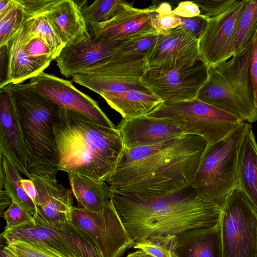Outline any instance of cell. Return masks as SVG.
Listing matches in <instances>:
<instances>
[{
	"label": "cell",
	"mask_w": 257,
	"mask_h": 257,
	"mask_svg": "<svg viewBox=\"0 0 257 257\" xmlns=\"http://www.w3.org/2000/svg\"><path fill=\"white\" fill-rule=\"evenodd\" d=\"M207 143L184 134L174 139L123 148L106 183L112 192L140 200L169 196L191 186Z\"/></svg>",
	"instance_id": "1"
},
{
	"label": "cell",
	"mask_w": 257,
	"mask_h": 257,
	"mask_svg": "<svg viewBox=\"0 0 257 257\" xmlns=\"http://www.w3.org/2000/svg\"><path fill=\"white\" fill-rule=\"evenodd\" d=\"M111 200L134 244L153 237L176 235L219 221L221 209L200 199L189 187L174 194L140 200L112 193Z\"/></svg>",
	"instance_id": "2"
},
{
	"label": "cell",
	"mask_w": 257,
	"mask_h": 257,
	"mask_svg": "<svg viewBox=\"0 0 257 257\" xmlns=\"http://www.w3.org/2000/svg\"><path fill=\"white\" fill-rule=\"evenodd\" d=\"M54 131L59 171L106 182L124 148L116 127L103 126L78 112L60 108Z\"/></svg>",
	"instance_id": "3"
},
{
	"label": "cell",
	"mask_w": 257,
	"mask_h": 257,
	"mask_svg": "<svg viewBox=\"0 0 257 257\" xmlns=\"http://www.w3.org/2000/svg\"><path fill=\"white\" fill-rule=\"evenodd\" d=\"M18 115L27 152L30 175L56 178L59 152L54 125L60 108L30 84L6 85Z\"/></svg>",
	"instance_id": "4"
},
{
	"label": "cell",
	"mask_w": 257,
	"mask_h": 257,
	"mask_svg": "<svg viewBox=\"0 0 257 257\" xmlns=\"http://www.w3.org/2000/svg\"><path fill=\"white\" fill-rule=\"evenodd\" d=\"M251 41L229 60L209 69L196 98L248 123L257 121L249 74Z\"/></svg>",
	"instance_id": "5"
},
{
	"label": "cell",
	"mask_w": 257,
	"mask_h": 257,
	"mask_svg": "<svg viewBox=\"0 0 257 257\" xmlns=\"http://www.w3.org/2000/svg\"><path fill=\"white\" fill-rule=\"evenodd\" d=\"M251 124L243 122L222 140L207 145L191 184L200 199L221 209L238 187L239 154Z\"/></svg>",
	"instance_id": "6"
},
{
	"label": "cell",
	"mask_w": 257,
	"mask_h": 257,
	"mask_svg": "<svg viewBox=\"0 0 257 257\" xmlns=\"http://www.w3.org/2000/svg\"><path fill=\"white\" fill-rule=\"evenodd\" d=\"M147 115L170 119L184 134L200 136L207 145L222 140L244 122L196 98L178 102H162Z\"/></svg>",
	"instance_id": "7"
},
{
	"label": "cell",
	"mask_w": 257,
	"mask_h": 257,
	"mask_svg": "<svg viewBox=\"0 0 257 257\" xmlns=\"http://www.w3.org/2000/svg\"><path fill=\"white\" fill-rule=\"evenodd\" d=\"M221 210L223 257H257V211L238 187Z\"/></svg>",
	"instance_id": "8"
},
{
	"label": "cell",
	"mask_w": 257,
	"mask_h": 257,
	"mask_svg": "<svg viewBox=\"0 0 257 257\" xmlns=\"http://www.w3.org/2000/svg\"><path fill=\"white\" fill-rule=\"evenodd\" d=\"M69 222L93 240L102 257H120L134 246L111 199L98 211L73 206Z\"/></svg>",
	"instance_id": "9"
},
{
	"label": "cell",
	"mask_w": 257,
	"mask_h": 257,
	"mask_svg": "<svg viewBox=\"0 0 257 257\" xmlns=\"http://www.w3.org/2000/svg\"><path fill=\"white\" fill-rule=\"evenodd\" d=\"M147 67L145 54L115 55L108 62L85 74L74 75L72 80L100 95L131 90L149 91L141 81Z\"/></svg>",
	"instance_id": "10"
},
{
	"label": "cell",
	"mask_w": 257,
	"mask_h": 257,
	"mask_svg": "<svg viewBox=\"0 0 257 257\" xmlns=\"http://www.w3.org/2000/svg\"><path fill=\"white\" fill-rule=\"evenodd\" d=\"M209 68L201 58L191 65L147 67L141 82L163 102L196 98L208 80Z\"/></svg>",
	"instance_id": "11"
},
{
	"label": "cell",
	"mask_w": 257,
	"mask_h": 257,
	"mask_svg": "<svg viewBox=\"0 0 257 257\" xmlns=\"http://www.w3.org/2000/svg\"><path fill=\"white\" fill-rule=\"evenodd\" d=\"M246 1L237 0L223 14L209 19L199 40L200 58L209 69L223 64L236 53V27Z\"/></svg>",
	"instance_id": "12"
},
{
	"label": "cell",
	"mask_w": 257,
	"mask_h": 257,
	"mask_svg": "<svg viewBox=\"0 0 257 257\" xmlns=\"http://www.w3.org/2000/svg\"><path fill=\"white\" fill-rule=\"evenodd\" d=\"M29 83L59 108L78 112L103 126L116 127L97 102L78 90L70 81L43 71L31 78Z\"/></svg>",
	"instance_id": "13"
},
{
	"label": "cell",
	"mask_w": 257,
	"mask_h": 257,
	"mask_svg": "<svg viewBox=\"0 0 257 257\" xmlns=\"http://www.w3.org/2000/svg\"><path fill=\"white\" fill-rule=\"evenodd\" d=\"M121 42L90 34L84 40L65 46L55 59L57 65L66 77L85 74L111 60Z\"/></svg>",
	"instance_id": "14"
},
{
	"label": "cell",
	"mask_w": 257,
	"mask_h": 257,
	"mask_svg": "<svg viewBox=\"0 0 257 257\" xmlns=\"http://www.w3.org/2000/svg\"><path fill=\"white\" fill-rule=\"evenodd\" d=\"M36 197L34 201L35 223L59 227L69 221L73 207L72 192L58 183L56 178L30 175Z\"/></svg>",
	"instance_id": "15"
},
{
	"label": "cell",
	"mask_w": 257,
	"mask_h": 257,
	"mask_svg": "<svg viewBox=\"0 0 257 257\" xmlns=\"http://www.w3.org/2000/svg\"><path fill=\"white\" fill-rule=\"evenodd\" d=\"M200 58L199 41L178 27L158 35L146 55L147 67L191 65Z\"/></svg>",
	"instance_id": "16"
},
{
	"label": "cell",
	"mask_w": 257,
	"mask_h": 257,
	"mask_svg": "<svg viewBox=\"0 0 257 257\" xmlns=\"http://www.w3.org/2000/svg\"><path fill=\"white\" fill-rule=\"evenodd\" d=\"M116 127L120 134L124 148L127 149L157 144L184 134L172 120L147 115L128 119L122 118Z\"/></svg>",
	"instance_id": "17"
},
{
	"label": "cell",
	"mask_w": 257,
	"mask_h": 257,
	"mask_svg": "<svg viewBox=\"0 0 257 257\" xmlns=\"http://www.w3.org/2000/svg\"><path fill=\"white\" fill-rule=\"evenodd\" d=\"M0 154L27 176V152L18 115L7 86L0 87Z\"/></svg>",
	"instance_id": "18"
},
{
	"label": "cell",
	"mask_w": 257,
	"mask_h": 257,
	"mask_svg": "<svg viewBox=\"0 0 257 257\" xmlns=\"http://www.w3.org/2000/svg\"><path fill=\"white\" fill-rule=\"evenodd\" d=\"M155 10V6L135 8L127 2L112 19L101 24L89 34L110 41L121 42L141 35L156 33L151 24L157 13Z\"/></svg>",
	"instance_id": "19"
},
{
	"label": "cell",
	"mask_w": 257,
	"mask_h": 257,
	"mask_svg": "<svg viewBox=\"0 0 257 257\" xmlns=\"http://www.w3.org/2000/svg\"><path fill=\"white\" fill-rule=\"evenodd\" d=\"M171 250L173 257H223L219 221L213 226L191 228L177 234Z\"/></svg>",
	"instance_id": "20"
},
{
	"label": "cell",
	"mask_w": 257,
	"mask_h": 257,
	"mask_svg": "<svg viewBox=\"0 0 257 257\" xmlns=\"http://www.w3.org/2000/svg\"><path fill=\"white\" fill-rule=\"evenodd\" d=\"M1 237L7 244L24 241L40 247L55 257H74L60 227L25 224L4 230Z\"/></svg>",
	"instance_id": "21"
},
{
	"label": "cell",
	"mask_w": 257,
	"mask_h": 257,
	"mask_svg": "<svg viewBox=\"0 0 257 257\" xmlns=\"http://www.w3.org/2000/svg\"><path fill=\"white\" fill-rule=\"evenodd\" d=\"M45 14L65 46L76 44L90 37L81 8L76 2L55 0Z\"/></svg>",
	"instance_id": "22"
},
{
	"label": "cell",
	"mask_w": 257,
	"mask_h": 257,
	"mask_svg": "<svg viewBox=\"0 0 257 257\" xmlns=\"http://www.w3.org/2000/svg\"><path fill=\"white\" fill-rule=\"evenodd\" d=\"M27 36V30L24 24L8 43L6 79L0 87L21 83L44 71L48 66L31 59L27 55L24 50Z\"/></svg>",
	"instance_id": "23"
},
{
	"label": "cell",
	"mask_w": 257,
	"mask_h": 257,
	"mask_svg": "<svg viewBox=\"0 0 257 257\" xmlns=\"http://www.w3.org/2000/svg\"><path fill=\"white\" fill-rule=\"evenodd\" d=\"M238 177V187L257 211V142L251 124L240 149Z\"/></svg>",
	"instance_id": "24"
},
{
	"label": "cell",
	"mask_w": 257,
	"mask_h": 257,
	"mask_svg": "<svg viewBox=\"0 0 257 257\" xmlns=\"http://www.w3.org/2000/svg\"><path fill=\"white\" fill-rule=\"evenodd\" d=\"M100 96L125 119L146 115L163 102L150 91L131 90Z\"/></svg>",
	"instance_id": "25"
},
{
	"label": "cell",
	"mask_w": 257,
	"mask_h": 257,
	"mask_svg": "<svg viewBox=\"0 0 257 257\" xmlns=\"http://www.w3.org/2000/svg\"><path fill=\"white\" fill-rule=\"evenodd\" d=\"M71 192L79 207L91 211H98L111 199L112 192L106 182L98 183L86 176L68 172Z\"/></svg>",
	"instance_id": "26"
},
{
	"label": "cell",
	"mask_w": 257,
	"mask_h": 257,
	"mask_svg": "<svg viewBox=\"0 0 257 257\" xmlns=\"http://www.w3.org/2000/svg\"><path fill=\"white\" fill-rule=\"evenodd\" d=\"M0 156L1 163L5 173L4 189L9 194L12 201L34 217L36 213V206L22 185V177L20 173L6 157L1 154Z\"/></svg>",
	"instance_id": "27"
},
{
	"label": "cell",
	"mask_w": 257,
	"mask_h": 257,
	"mask_svg": "<svg viewBox=\"0 0 257 257\" xmlns=\"http://www.w3.org/2000/svg\"><path fill=\"white\" fill-rule=\"evenodd\" d=\"M127 3L120 0H96L81 8L89 34L101 24L112 19Z\"/></svg>",
	"instance_id": "28"
},
{
	"label": "cell",
	"mask_w": 257,
	"mask_h": 257,
	"mask_svg": "<svg viewBox=\"0 0 257 257\" xmlns=\"http://www.w3.org/2000/svg\"><path fill=\"white\" fill-rule=\"evenodd\" d=\"M24 24L30 35L40 38L49 46L55 59L65 45L55 27L45 14L27 20Z\"/></svg>",
	"instance_id": "29"
},
{
	"label": "cell",
	"mask_w": 257,
	"mask_h": 257,
	"mask_svg": "<svg viewBox=\"0 0 257 257\" xmlns=\"http://www.w3.org/2000/svg\"><path fill=\"white\" fill-rule=\"evenodd\" d=\"M22 7L18 0L10 2L0 12V47L6 46L25 23Z\"/></svg>",
	"instance_id": "30"
},
{
	"label": "cell",
	"mask_w": 257,
	"mask_h": 257,
	"mask_svg": "<svg viewBox=\"0 0 257 257\" xmlns=\"http://www.w3.org/2000/svg\"><path fill=\"white\" fill-rule=\"evenodd\" d=\"M256 29L257 0H246L236 27V52L241 50L251 41Z\"/></svg>",
	"instance_id": "31"
},
{
	"label": "cell",
	"mask_w": 257,
	"mask_h": 257,
	"mask_svg": "<svg viewBox=\"0 0 257 257\" xmlns=\"http://www.w3.org/2000/svg\"><path fill=\"white\" fill-rule=\"evenodd\" d=\"M158 34L150 33L139 35L122 41L115 55L123 56L140 54L147 55L155 45Z\"/></svg>",
	"instance_id": "32"
},
{
	"label": "cell",
	"mask_w": 257,
	"mask_h": 257,
	"mask_svg": "<svg viewBox=\"0 0 257 257\" xmlns=\"http://www.w3.org/2000/svg\"><path fill=\"white\" fill-rule=\"evenodd\" d=\"M176 235H166L151 237L143 242L134 244L133 247L142 249L155 257H173L171 247Z\"/></svg>",
	"instance_id": "33"
},
{
	"label": "cell",
	"mask_w": 257,
	"mask_h": 257,
	"mask_svg": "<svg viewBox=\"0 0 257 257\" xmlns=\"http://www.w3.org/2000/svg\"><path fill=\"white\" fill-rule=\"evenodd\" d=\"M24 50L31 59L48 66L54 59L52 51L45 42L30 35L28 30Z\"/></svg>",
	"instance_id": "34"
},
{
	"label": "cell",
	"mask_w": 257,
	"mask_h": 257,
	"mask_svg": "<svg viewBox=\"0 0 257 257\" xmlns=\"http://www.w3.org/2000/svg\"><path fill=\"white\" fill-rule=\"evenodd\" d=\"M11 257H55L40 247L24 241H16L5 246Z\"/></svg>",
	"instance_id": "35"
},
{
	"label": "cell",
	"mask_w": 257,
	"mask_h": 257,
	"mask_svg": "<svg viewBox=\"0 0 257 257\" xmlns=\"http://www.w3.org/2000/svg\"><path fill=\"white\" fill-rule=\"evenodd\" d=\"M3 217L7 223L4 230L25 224H35L33 217L14 201L5 211Z\"/></svg>",
	"instance_id": "36"
},
{
	"label": "cell",
	"mask_w": 257,
	"mask_h": 257,
	"mask_svg": "<svg viewBox=\"0 0 257 257\" xmlns=\"http://www.w3.org/2000/svg\"><path fill=\"white\" fill-rule=\"evenodd\" d=\"M180 18L181 23L178 28L184 30L198 41L203 35L210 19L202 14L192 18Z\"/></svg>",
	"instance_id": "37"
},
{
	"label": "cell",
	"mask_w": 257,
	"mask_h": 257,
	"mask_svg": "<svg viewBox=\"0 0 257 257\" xmlns=\"http://www.w3.org/2000/svg\"><path fill=\"white\" fill-rule=\"evenodd\" d=\"M237 0H209L194 1L209 18L216 17L229 10Z\"/></svg>",
	"instance_id": "38"
},
{
	"label": "cell",
	"mask_w": 257,
	"mask_h": 257,
	"mask_svg": "<svg viewBox=\"0 0 257 257\" xmlns=\"http://www.w3.org/2000/svg\"><path fill=\"white\" fill-rule=\"evenodd\" d=\"M181 23L180 17L173 13L165 15L156 13L151 20L152 26L158 35L167 34Z\"/></svg>",
	"instance_id": "39"
},
{
	"label": "cell",
	"mask_w": 257,
	"mask_h": 257,
	"mask_svg": "<svg viewBox=\"0 0 257 257\" xmlns=\"http://www.w3.org/2000/svg\"><path fill=\"white\" fill-rule=\"evenodd\" d=\"M23 11L25 22L47 12L55 0H18Z\"/></svg>",
	"instance_id": "40"
},
{
	"label": "cell",
	"mask_w": 257,
	"mask_h": 257,
	"mask_svg": "<svg viewBox=\"0 0 257 257\" xmlns=\"http://www.w3.org/2000/svg\"><path fill=\"white\" fill-rule=\"evenodd\" d=\"M249 74L253 89L254 104L257 108V29L252 39Z\"/></svg>",
	"instance_id": "41"
},
{
	"label": "cell",
	"mask_w": 257,
	"mask_h": 257,
	"mask_svg": "<svg viewBox=\"0 0 257 257\" xmlns=\"http://www.w3.org/2000/svg\"><path fill=\"white\" fill-rule=\"evenodd\" d=\"M201 10L194 2L180 3L172 13L182 18H192L201 15Z\"/></svg>",
	"instance_id": "42"
},
{
	"label": "cell",
	"mask_w": 257,
	"mask_h": 257,
	"mask_svg": "<svg viewBox=\"0 0 257 257\" xmlns=\"http://www.w3.org/2000/svg\"><path fill=\"white\" fill-rule=\"evenodd\" d=\"M21 183L27 194L34 201L36 198L37 193L35 185L32 181L29 179L22 178Z\"/></svg>",
	"instance_id": "43"
},
{
	"label": "cell",
	"mask_w": 257,
	"mask_h": 257,
	"mask_svg": "<svg viewBox=\"0 0 257 257\" xmlns=\"http://www.w3.org/2000/svg\"><path fill=\"white\" fill-rule=\"evenodd\" d=\"M0 198L1 215L3 216L5 211L11 204L12 200L9 194L5 189L1 190Z\"/></svg>",
	"instance_id": "44"
},
{
	"label": "cell",
	"mask_w": 257,
	"mask_h": 257,
	"mask_svg": "<svg viewBox=\"0 0 257 257\" xmlns=\"http://www.w3.org/2000/svg\"><path fill=\"white\" fill-rule=\"evenodd\" d=\"M155 11L157 14L161 15L173 13L171 6L169 4L165 3L160 4L158 7H156Z\"/></svg>",
	"instance_id": "45"
},
{
	"label": "cell",
	"mask_w": 257,
	"mask_h": 257,
	"mask_svg": "<svg viewBox=\"0 0 257 257\" xmlns=\"http://www.w3.org/2000/svg\"><path fill=\"white\" fill-rule=\"evenodd\" d=\"M126 257H155L152 254L142 250L139 249L135 252L129 253Z\"/></svg>",
	"instance_id": "46"
},
{
	"label": "cell",
	"mask_w": 257,
	"mask_h": 257,
	"mask_svg": "<svg viewBox=\"0 0 257 257\" xmlns=\"http://www.w3.org/2000/svg\"><path fill=\"white\" fill-rule=\"evenodd\" d=\"M0 257H11L5 246H1Z\"/></svg>",
	"instance_id": "47"
},
{
	"label": "cell",
	"mask_w": 257,
	"mask_h": 257,
	"mask_svg": "<svg viewBox=\"0 0 257 257\" xmlns=\"http://www.w3.org/2000/svg\"><path fill=\"white\" fill-rule=\"evenodd\" d=\"M10 2V0H0V12L5 9Z\"/></svg>",
	"instance_id": "48"
}]
</instances>
